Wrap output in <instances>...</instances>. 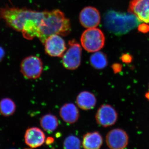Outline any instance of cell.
Here are the masks:
<instances>
[{
  "instance_id": "6da1fadb",
  "label": "cell",
  "mask_w": 149,
  "mask_h": 149,
  "mask_svg": "<svg viewBox=\"0 0 149 149\" xmlns=\"http://www.w3.org/2000/svg\"><path fill=\"white\" fill-rule=\"evenodd\" d=\"M44 16V11H36L7 5L0 8V18L8 27L21 32L23 37L28 40L39 37V28Z\"/></svg>"
},
{
  "instance_id": "7a4b0ae2",
  "label": "cell",
  "mask_w": 149,
  "mask_h": 149,
  "mask_svg": "<svg viewBox=\"0 0 149 149\" xmlns=\"http://www.w3.org/2000/svg\"><path fill=\"white\" fill-rule=\"evenodd\" d=\"M71 30L69 19L58 10L44 11V16L40 24L38 38L44 44L48 37L53 35L66 36Z\"/></svg>"
},
{
  "instance_id": "3957f363",
  "label": "cell",
  "mask_w": 149,
  "mask_h": 149,
  "mask_svg": "<svg viewBox=\"0 0 149 149\" xmlns=\"http://www.w3.org/2000/svg\"><path fill=\"white\" fill-rule=\"evenodd\" d=\"M139 19L132 14L120 13L113 10L107 12L104 17V24L108 30L116 34L123 35L138 26Z\"/></svg>"
},
{
  "instance_id": "277c9868",
  "label": "cell",
  "mask_w": 149,
  "mask_h": 149,
  "mask_svg": "<svg viewBox=\"0 0 149 149\" xmlns=\"http://www.w3.org/2000/svg\"><path fill=\"white\" fill-rule=\"evenodd\" d=\"M104 33L98 28H90L84 31L81 37V43L83 48L89 52H98L105 44Z\"/></svg>"
},
{
  "instance_id": "5b68a950",
  "label": "cell",
  "mask_w": 149,
  "mask_h": 149,
  "mask_svg": "<svg viewBox=\"0 0 149 149\" xmlns=\"http://www.w3.org/2000/svg\"><path fill=\"white\" fill-rule=\"evenodd\" d=\"M43 69L42 60L37 56L26 57L20 64V72L29 79H36L41 76Z\"/></svg>"
},
{
  "instance_id": "8992f818",
  "label": "cell",
  "mask_w": 149,
  "mask_h": 149,
  "mask_svg": "<svg viewBox=\"0 0 149 149\" xmlns=\"http://www.w3.org/2000/svg\"><path fill=\"white\" fill-rule=\"evenodd\" d=\"M69 48L62 56V63L66 69L74 70L81 64L82 48L74 40L68 42Z\"/></svg>"
},
{
  "instance_id": "52a82bcc",
  "label": "cell",
  "mask_w": 149,
  "mask_h": 149,
  "mask_svg": "<svg viewBox=\"0 0 149 149\" xmlns=\"http://www.w3.org/2000/svg\"><path fill=\"white\" fill-rule=\"evenodd\" d=\"M118 118L117 112L109 104L102 105L97 111L95 119L99 125L108 127L114 125Z\"/></svg>"
},
{
  "instance_id": "ba28073f",
  "label": "cell",
  "mask_w": 149,
  "mask_h": 149,
  "mask_svg": "<svg viewBox=\"0 0 149 149\" xmlns=\"http://www.w3.org/2000/svg\"><path fill=\"white\" fill-rule=\"evenodd\" d=\"M106 141L111 149H125L128 145V136L125 130L115 128L107 134Z\"/></svg>"
},
{
  "instance_id": "9c48e42d",
  "label": "cell",
  "mask_w": 149,
  "mask_h": 149,
  "mask_svg": "<svg viewBox=\"0 0 149 149\" xmlns=\"http://www.w3.org/2000/svg\"><path fill=\"white\" fill-rule=\"evenodd\" d=\"M44 45L46 53L51 56L62 57L66 49L65 42L59 35H53L48 37Z\"/></svg>"
},
{
  "instance_id": "30bf717a",
  "label": "cell",
  "mask_w": 149,
  "mask_h": 149,
  "mask_svg": "<svg viewBox=\"0 0 149 149\" xmlns=\"http://www.w3.org/2000/svg\"><path fill=\"white\" fill-rule=\"evenodd\" d=\"M128 11L140 21L149 24V0H131Z\"/></svg>"
},
{
  "instance_id": "8fae6325",
  "label": "cell",
  "mask_w": 149,
  "mask_h": 149,
  "mask_svg": "<svg viewBox=\"0 0 149 149\" xmlns=\"http://www.w3.org/2000/svg\"><path fill=\"white\" fill-rule=\"evenodd\" d=\"M80 23L85 28H95L100 22V15L98 10L95 8L89 6L83 8L80 14Z\"/></svg>"
},
{
  "instance_id": "7c38bea8",
  "label": "cell",
  "mask_w": 149,
  "mask_h": 149,
  "mask_svg": "<svg viewBox=\"0 0 149 149\" xmlns=\"http://www.w3.org/2000/svg\"><path fill=\"white\" fill-rule=\"evenodd\" d=\"M26 145L32 148L41 146L45 141V135L42 130L37 127H31L26 130L24 134Z\"/></svg>"
},
{
  "instance_id": "4fadbf2b",
  "label": "cell",
  "mask_w": 149,
  "mask_h": 149,
  "mask_svg": "<svg viewBox=\"0 0 149 149\" xmlns=\"http://www.w3.org/2000/svg\"><path fill=\"white\" fill-rule=\"evenodd\" d=\"M59 114L62 119L69 124H73L76 122L80 116L77 107L71 103L63 105L61 108Z\"/></svg>"
},
{
  "instance_id": "5bb4252c",
  "label": "cell",
  "mask_w": 149,
  "mask_h": 149,
  "mask_svg": "<svg viewBox=\"0 0 149 149\" xmlns=\"http://www.w3.org/2000/svg\"><path fill=\"white\" fill-rule=\"evenodd\" d=\"M76 103L81 109L89 110L93 109L95 106L97 99L95 95L91 92L83 91L77 95Z\"/></svg>"
},
{
  "instance_id": "9a60e30c",
  "label": "cell",
  "mask_w": 149,
  "mask_h": 149,
  "mask_svg": "<svg viewBox=\"0 0 149 149\" xmlns=\"http://www.w3.org/2000/svg\"><path fill=\"white\" fill-rule=\"evenodd\" d=\"M103 142L101 135L98 132L95 131L84 135L82 144L84 149H100Z\"/></svg>"
},
{
  "instance_id": "2e32d148",
  "label": "cell",
  "mask_w": 149,
  "mask_h": 149,
  "mask_svg": "<svg viewBox=\"0 0 149 149\" xmlns=\"http://www.w3.org/2000/svg\"><path fill=\"white\" fill-rule=\"evenodd\" d=\"M40 124L43 130L50 133L57 128L58 121L55 116L49 113L45 115L41 118Z\"/></svg>"
},
{
  "instance_id": "e0dca14e",
  "label": "cell",
  "mask_w": 149,
  "mask_h": 149,
  "mask_svg": "<svg viewBox=\"0 0 149 149\" xmlns=\"http://www.w3.org/2000/svg\"><path fill=\"white\" fill-rule=\"evenodd\" d=\"M91 65L95 69L102 70L105 68L108 65V60L106 55L100 52H94L90 58Z\"/></svg>"
},
{
  "instance_id": "ac0fdd59",
  "label": "cell",
  "mask_w": 149,
  "mask_h": 149,
  "mask_svg": "<svg viewBox=\"0 0 149 149\" xmlns=\"http://www.w3.org/2000/svg\"><path fill=\"white\" fill-rule=\"evenodd\" d=\"M16 109V104L12 99L4 98L0 100V113L3 116L8 117L13 115Z\"/></svg>"
},
{
  "instance_id": "d6986e66",
  "label": "cell",
  "mask_w": 149,
  "mask_h": 149,
  "mask_svg": "<svg viewBox=\"0 0 149 149\" xmlns=\"http://www.w3.org/2000/svg\"><path fill=\"white\" fill-rule=\"evenodd\" d=\"M63 147L64 149H81V141L76 136L70 135L65 139Z\"/></svg>"
},
{
  "instance_id": "ffe728a7",
  "label": "cell",
  "mask_w": 149,
  "mask_h": 149,
  "mask_svg": "<svg viewBox=\"0 0 149 149\" xmlns=\"http://www.w3.org/2000/svg\"><path fill=\"white\" fill-rule=\"evenodd\" d=\"M120 59L123 62L125 63H129L133 60L132 56L128 54H123L121 56Z\"/></svg>"
},
{
  "instance_id": "44dd1931",
  "label": "cell",
  "mask_w": 149,
  "mask_h": 149,
  "mask_svg": "<svg viewBox=\"0 0 149 149\" xmlns=\"http://www.w3.org/2000/svg\"><path fill=\"white\" fill-rule=\"evenodd\" d=\"M112 69L115 73H117L121 71L122 66L121 64L118 63H115L112 65Z\"/></svg>"
},
{
  "instance_id": "7402d4cb",
  "label": "cell",
  "mask_w": 149,
  "mask_h": 149,
  "mask_svg": "<svg viewBox=\"0 0 149 149\" xmlns=\"http://www.w3.org/2000/svg\"><path fill=\"white\" fill-rule=\"evenodd\" d=\"M139 30L143 33H146L149 31V26L146 23L140 24L139 26Z\"/></svg>"
},
{
  "instance_id": "603a6c76",
  "label": "cell",
  "mask_w": 149,
  "mask_h": 149,
  "mask_svg": "<svg viewBox=\"0 0 149 149\" xmlns=\"http://www.w3.org/2000/svg\"><path fill=\"white\" fill-rule=\"evenodd\" d=\"M5 51L0 46V61L2 60L4 56H5Z\"/></svg>"
},
{
  "instance_id": "cb8c5ba5",
  "label": "cell",
  "mask_w": 149,
  "mask_h": 149,
  "mask_svg": "<svg viewBox=\"0 0 149 149\" xmlns=\"http://www.w3.org/2000/svg\"><path fill=\"white\" fill-rule=\"evenodd\" d=\"M54 142V138H52V137H48L47 139V140H46V144L48 145H51V144L52 143Z\"/></svg>"
},
{
  "instance_id": "d4e9b609",
  "label": "cell",
  "mask_w": 149,
  "mask_h": 149,
  "mask_svg": "<svg viewBox=\"0 0 149 149\" xmlns=\"http://www.w3.org/2000/svg\"><path fill=\"white\" fill-rule=\"evenodd\" d=\"M146 97L147 99L149 100V92L146 94Z\"/></svg>"
},
{
  "instance_id": "484cf974",
  "label": "cell",
  "mask_w": 149,
  "mask_h": 149,
  "mask_svg": "<svg viewBox=\"0 0 149 149\" xmlns=\"http://www.w3.org/2000/svg\"><path fill=\"white\" fill-rule=\"evenodd\" d=\"M30 149V148H25V149Z\"/></svg>"
},
{
  "instance_id": "4316f807",
  "label": "cell",
  "mask_w": 149,
  "mask_h": 149,
  "mask_svg": "<svg viewBox=\"0 0 149 149\" xmlns=\"http://www.w3.org/2000/svg\"></svg>"
}]
</instances>
